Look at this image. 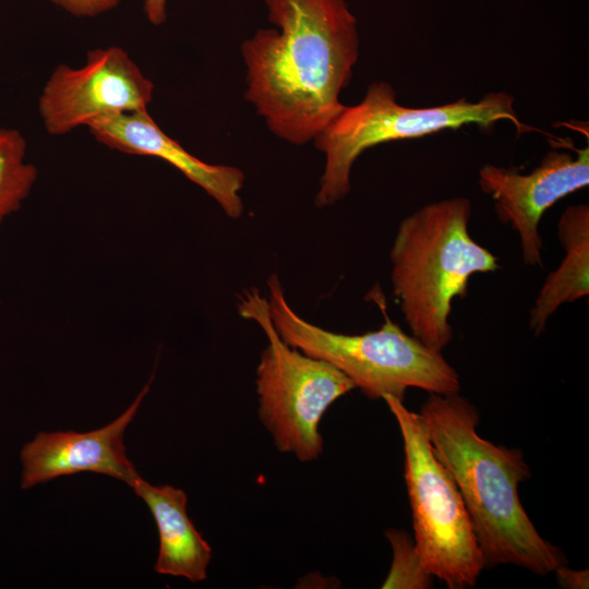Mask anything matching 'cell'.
<instances>
[{"instance_id":"cell-1","label":"cell","mask_w":589,"mask_h":589,"mask_svg":"<svg viewBox=\"0 0 589 589\" xmlns=\"http://www.w3.org/2000/svg\"><path fill=\"white\" fill-rule=\"evenodd\" d=\"M274 28L241 45L245 99L268 130L301 146L334 120L359 58L357 20L345 0H264Z\"/></svg>"},{"instance_id":"cell-2","label":"cell","mask_w":589,"mask_h":589,"mask_svg":"<svg viewBox=\"0 0 589 589\" xmlns=\"http://www.w3.org/2000/svg\"><path fill=\"white\" fill-rule=\"evenodd\" d=\"M419 416L458 488L485 567L512 564L544 576L565 565L563 552L541 537L519 500V483L531 477L522 452L481 437L479 412L459 394H430Z\"/></svg>"},{"instance_id":"cell-3","label":"cell","mask_w":589,"mask_h":589,"mask_svg":"<svg viewBox=\"0 0 589 589\" xmlns=\"http://www.w3.org/2000/svg\"><path fill=\"white\" fill-rule=\"evenodd\" d=\"M471 203L455 196L405 217L390 253V281L412 335L443 350L453 339L452 304L467 294L472 275L492 273L498 259L469 233Z\"/></svg>"},{"instance_id":"cell-4","label":"cell","mask_w":589,"mask_h":589,"mask_svg":"<svg viewBox=\"0 0 589 589\" xmlns=\"http://www.w3.org/2000/svg\"><path fill=\"white\" fill-rule=\"evenodd\" d=\"M268 310L279 336L300 351L324 360L346 374L366 397L386 395L404 401L416 387L430 394L453 395L460 390L457 371L441 350L428 347L405 333L380 303L385 322L359 335L335 333L301 317L288 303L276 274L267 279Z\"/></svg>"},{"instance_id":"cell-5","label":"cell","mask_w":589,"mask_h":589,"mask_svg":"<svg viewBox=\"0 0 589 589\" xmlns=\"http://www.w3.org/2000/svg\"><path fill=\"white\" fill-rule=\"evenodd\" d=\"M514 101L506 92H491L474 103L460 98L440 106L406 107L397 103L389 83H371L359 104L345 106L314 139L316 148L325 157L315 205L326 207L342 200L351 188L353 164L375 145L422 137L470 123L489 129L497 121H509L518 135L532 131L533 128L519 120Z\"/></svg>"},{"instance_id":"cell-6","label":"cell","mask_w":589,"mask_h":589,"mask_svg":"<svg viewBox=\"0 0 589 589\" xmlns=\"http://www.w3.org/2000/svg\"><path fill=\"white\" fill-rule=\"evenodd\" d=\"M238 312L255 322L267 338L256 369L257 414L280 453L302 462L323 453L320 423L327 409L356 388L330 363L287 344L277 333L267 298L256 288L239 296Z\"/></svg>"},{"instance_id":"cell-7","label":"cell","mask_w":589,"mask_h":589,"mask_svg":"<svg viewBox=\"0 0 589 589\" xmlns=\"http://www.w3.org/2000/svg\"><path fill=\"white\" fill-rule=\"evenodd\" d=\"M382 399L404 442L405 481L420 562L449 589L473 587L485 564L458 488L434 455L419 413L394 396Z\"/></svg>"},{"instance_id":"cell-8","label":"cell","mask_w":589,"mask_h":589,"mask_svg":"<svg viewBox=\"0 0 589 589\" xmlns=\"http://www.w3.org/2000/svg\"><path fill=\"white\" fill-rule=\"evenodd\" d=\"M154 88L128 51L96 48L80 68H55L38 98V112L47 133L60 136L106 116L147 110Z\"/></svg>"},{"instance_id":"cell-9","label":"cell","mask_w":589,"mask_h":589,"mask_svg":"<svg viewBox=\"0 0 589 589\" xmlns=\"http://www.w3.org/2000/svg\"><path fill=\"white\" fill-rule=\"evenodd\" d=\"M568 151H550L529 173L484 165L479 185L491 196L497 218L518 235L521 256L529 266H542L543 242L539 225L543 214L557 201L589 184V145Z\"/></svg>"},{"instance_id":"cell-10","label":"cell","mask_w":589,"mask_h":589,"mask_svg":"<svg viewBox=\"0 0 589 589\" xmlns=\"http://www.w3.org/2000/svg\"><path fill=\"white\" fill-rule=\"evenodd\" d=\"M152 378L133 402L109 424L88 432H39L20 452L21 488L32 489L56 478L95 472L123 481L129 486L139 473L127 456L123 435L134 419Z\"/></svg>"},{"instance_id":"cell-11","label":"cell","mask_w":589,"mask_h":589,"mask_svg":"<svg viewBox=\"0 0 589 589\" xmlns=\"http://www.w3.org/2000/svg\"><path fill=\"white\" fill-rule=\"evenodd\" d=\"M91 134L112 149L160 158L182 172L215 200L233 219L243 213L240 192L244 184L241 169L205 163L167 135L147 110L115 113L87 125Z\"/></svg>"},{"instance_id":"cell-12","label":"cell","mask_w":589,"mask_h":589,"mask_svg":"<svg viewBox=\"0 0 589 589\" xmlns=\"http://www.w3.org/2000/svg\"><path fill=\"white\" fill-rule=\"evenodd\" d=\"M131 488L145 502L157 526L159 550L154 570L191 582L205 580L212 549L188 516L185 492L169 484L153 485L140 476Z\"/></svg>"},{"instance_id":"cell-13","label":"cell","mask_w":589,"mask_h":589,"mask_svg":"<svg viewBox=\"0 0 589 589\" xmlns=\"http://www.w3.org/2000/svg\"><path fill=\"white\" fill-rule=\"evenodd\" d=\"M557 237L564 249L558 267L544 280L529 313V328L544 332L549 318L564 303L589 294V206H568L557 221Z\"/></svg>"},{"instance_id":"cell-14","label":"cell","mask_w":589,"mask_h":589,"mask_svg":"<svg viewBox=\"0 0 589 589\" xmlns=\"http://www.w3.org/2000/svg\"><path fill=\"white\" fill-rule=\"evenodd\" d=\"M26 141L15 129L0 128V225L19 211L37 179L26 160Z\"/></svg>"},{"instance_id":"cell-15","label":"cell","mask_w":589,"mask_h":589,"mask_svg":"<svg viewBox=\"0 0 589 589\" xmlns=\"http://www.w3.org/2000/svg\"><path fill=\"white\" fill-rule=\"evenodd\" d=\"M393 550L389 573L383 582L385 589H426L432 587V576L422 566L413 539L405 530L385 531Z\"/></svg>"},{"instance_id":"cell-16","label":"cell","mask_w":589,"mask_h":589,"mask_svg":"<svg viewBox=\"0 0 589 589\" xmlns=\"http://www.w3.org/2000/svg\"><path fill=\"white\" fill-rule=\"evenodd\" d=\"M53 4L79 17H92L116 8L121 0H50Z\"/></svg>"},{"instance_id":"cell-17","label":"cell","mask_w":589,"mask_h":589,"mask_svg":"<svg viewBox=\"0 0 589 589\" xmlns=\"http://www.w3.org/2000/svg\"><path fill=\"white\" fill-rule=\"evenodd\" d=\"M557 582L563 588L568 589H584L588 588L589 576L588 569L574 570L565 565L557 567L555 570Z\"/></svg>"},{"instance_id":"cell-18","label":"cell","mask_w":589,"mask_h":589,"mask_svg":"<svg viewBox=\"0 0 589 589\" xmlns=\"http://www.w3.org/2000/svg\"><path fill=\"white\" fill-rule=\"evenodd\" d=\"M167 0H143V8L148 22L161 25L167 17Z\"/></svg>"}]
</instances>
